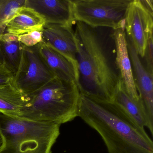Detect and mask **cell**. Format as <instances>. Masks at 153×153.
I'll return each mask as SVG.
<instances>
[{
	"label": "cell",
	"instance_id": "cell-1",
	"mask_svg": "<svg viewBox=\"0 0 153 153\" xmlns=\"http://www.w3.org/2000/svg\"><path fill=\"white\" fill-rule=\"evenodd\" d=\"M75 25L77 85L80 94L112 102L121 80L116 61L114 29L92 27L79 21Z\"/></svg>",
	"mask_w": 153,
	"mask_h": 153
},
{
	"label": "cell",
	"instance_id": "cell-2",
	"mask_svg": "<svg viewBox=\"0 0 153 153\" xmlns=\"http://www.w3.org/2000/svg\"><path fill=\"white\" fill-rule=\"evenodd\" d=\"M78 117L102 137L109 153H153V142L113 102L80 94Z\"/></svg>",
	"mask_w": 153,
	"mask_h": 153
},
{
	"label": "cell",
	"instance_id": "cell-3",
	"mask_svg": "<svg viewBox=\"0 0 153 153\" xmlns=\"http://www.w3.org/2000/svg\"><path fill=\"white\" fill-rule=\"evenodd\" d=\"M79 97L76 83L55 77L37 91L26 95L27 103L20 117L61 125L78 117Z\"/></svg>",
	"mask_w": 153,
	"mask_h": 153
},
{
	"label": "cell",
	"instance_id": "cell-4",
	"mask_svg": "<svg viewBox=\"0 0 153 153\" xmlns=\"http://www.w3.org/2000/svg\"><path fill=\"white\" fill-rule=\"evenodd\" d=\"M60 125L0 113V153H52Z\"/></svg>",
	"mask_w": 153,
	"mask_h": 153
},
{
	"label": "cell",
	"instance_id": "cell-5",
	"mask_svg": "<svg viewBox=\"0 0 153 153\" xmlns=\"http://www.w3.org/2000/svg\"><path fill=\"white\" fill-rule=\"evenodd\" d=\"M132 0H71L75 21L94 27H125Z\"/></svg>",
	"mask_w": 153,
	"mask_h": 153
},
{
	"label": "cell",
	"instance_id": "cell-6",
	"mask_svg": "<svg viewBox=\"0 0 153 153\" xmlns=\"http://www.w3.org/2000/svg\"><path fill=\"white\" fill-rule=\"evenodd\" d=\"M54 77L41 58L37 46L22 44L20 62L12 80L18 90L25 95L30 94Z\"/></svg>",
	"mask_w": 153,
	"mask_h": 153
},
{
	"label": "cell",
	"instance_id": "cell-7",
	"mask_svg": "<svg viewBox=\"0 0 153 153\" xmlns=\"http://www.w3.org/2000/svg\"><path fill=\"white\" fill-rule=\"evenodd\" d=\"M153 27V12L146 8L141 0H132L125 18V31L141 58H144Z\"/></svg>",
	"mask_w": 153,
	"mask_h": 153
},
{
	"label": "cell",
	"instance_id": "cell-8",
	"mask_svg": "<svg viewBox=\"0 0 153 153\" xmlns=\"http://www.w3.org/2000/svg\"><path fill=\"white\" fill-rule=\"evenodd\" d=\"M134 81L139 100L146 120L147 128L153 134V76L149 73L140 61L130 39L126 36Z\"/></svg>",
	"mask_w": 153,
	"mask_h": 153
},
{
	"label": "cell",
	"instance_id": "cell-9",
	"mask_svg": "<svg viewBox=\"0 0 153 153\" xmlns=\"http://www.w3.org/2000/svg\"><path fill=\"white\" fill-rule=\"evenodd\" d=\"M24 6L42 16L47 24L72 26L76 23L71 0H26Z\"/></svg>",
	"mask_w": 153,
	"mask_h": 153
},
{
	"label": "cell",
	"instance_id": "cell-10",
	"mask_svg": "<svg viewBox=\"0 0 153 153\" xmlns=\"http://www.w3.org/2000/svg\"><path fill=\"white\" fill-rule=\"evenodd\" d=\"M36 46L41 58L54 77L77 84L78 75L76 63L44 41Z\"/></svg>",
	"mask_w": 153,
	"mask_h": 153
},
{
	"label": "cell",
	"instance_id": "cell-11",
	"mask_svg": "<svg viewBox=\"0 0 153 153\" xmlns=\"http://www.w3.org/2000/svg\"><path fill=\"white\" fill-rule=\"evenodd\" d=\"M42 33L45 42L77 64V46L72 26L46 23L42 28Z\"/></svg>",
	"mask_w": 153,
	"mask_h": 153
},
{
	"label": "cell",
	"instance_id": "cell-12",
	"mask_svg": "<svg viewBox=\"0 0 153 153\" xmlns=\"http://www.w3.org/2000/svg\"><path fill=\"white\" fill-rule=\"evenodd\" d=\"M114 37L116 48V61L120 71L124 89L133 100L139 101L133 77L131 62L130 59L125 27L114 30Z\"/></svg>",
	"mask_w": 153,
	"mask_h": 153
},
{
	"label": "cell",
	"instance_id": "cell-13",
	"mask_svg": "<svg viewBox=\"0 0 153 153\" xmlns=\"http://www.w3.org/2000/svg\"><path fill=\"white\" fill-rule=\"evenodd\" d=\"M46 24L45 19L34 10L21 7L7 24L6 33L19 36L35 30H40Z\"/></svg>",
	"mask_w": 153,
	"mask_h": 153
},
{
	"label": "cell",
	"instance_id": "cell-14",
	"mask_svg": "<svg viewBox=\"0 0 153 153\" xmlns=\"http://www.w3.org/2000/svg\"><path fill=\"white\" fill-rule=\"evenodd\" d=\"M26 103V96L18 90L12 81L0 85V113L20 117Z\"/></svg>",
	"mask_w": 153,
	"mask_h": 153
},
{
	"label": "cell",
	"instance_id": "cell-15",
	"mask_svg": "<svg viewBox=\"0 0 153 153\" xmlns=\"http://www.w3.org/2000/svg\"><path fill=\"white\" fill-rule=\"evenodd\" d=\"M113 102L120 107L140 128L145 129L147 123L140 100L136 101L131 98L125 91L121 80L114 97Z\"/></svg>",
	"mask_w": 153,
	"mask_h": 153
},
{
	"label": "cell",
	"instance_id": "cell-16",
	"mask_svg": "<svg viewBox=\"0 0 153 153\" xmlns=\"http://www.w3.org/2000/svg\"><path fill=\"white\" fill-rule=\"evenodd\" d=\"M21 47L18 36L5 32L0 36V49L4 64L14 75L20 62Z\"/></svg>",
	"mask_w": 153,
	"mask_h": 153
},
{
	"label": "cell",
	"instance_id": "cell-17",
	"mask_svg": "<svg viewBox=\"0 0 153 153\" xmlns=\"http://www.w3.org/2000/svg\"><path fill=\"white\" fill-rule=\"evenodd\" d=\"M26 0H0V36L6 32L7 24L17 10L24 7ZM4 64L0 49V65Z\"/></svg>",
	"mask_w": 153,
	"mask_h": 153
},
{
	"label": "cell",
	"instance_id": "cell-18",
	"mask_svg": "<svg viewBox=\"0 0 153 153\" xmlns=\"http://www.w3.org/2000/svg\"><path fill=\"white\" fill-rule=\"evenodd\" d=\"M19 42L27 47H33L43 41L42 29L18 36Z\"/></svg>",
	"mask_w": 153,
	"mask_h": 153
},
{
	"label": "cell",
	"instance_id": "cell-19",
	"mask_svg": "<svg viewBox=\"0 0 153 153\" xmlns=\"http://www.w3.org/2000/svg\"><path fill=\"white\" fill-rule=\"evenodd\" d=\"M145 67L149 73L153 76V34L149 35L145 51Z\"/></svg>",
	"mask_w": 153,
	"mask_h": 153
},
{
	"label": "cell",
	"instance_id": "cell-20",
	"mask_svg": "<svg viewBox=\"0 0 153 153\" xmlns=\"http://www.w3.org/2000/svg\"><path fill=\"white\" fill-rule=\"evenodd\" d=\"M14 76V74L5 65H0V85L11 82Z\"/></svg>",
	"mask_w": 153,
	"mask_h": 153
},
{
	"label": "cell",
	"instance_id": "cell-21",
	"mask_svg": "<svg viewBox=\"0 0 153 153\" xmlns=\"http://www.w3.org/2000/svg\"><path fill=\"white\" fill-rule=\"evenodd\" d=\"M1 144H2V141H1V138L0 137V148L1 147Z\"/></svg>",
	"mask_w": 153,
	"mask_h": 153
}]
</instances>
